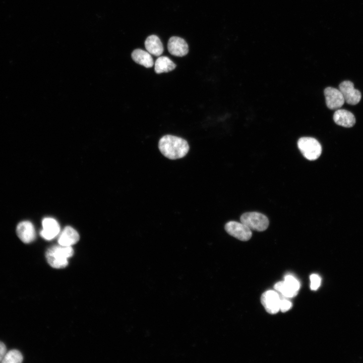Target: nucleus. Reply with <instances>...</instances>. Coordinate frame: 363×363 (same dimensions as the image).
Here are the masks:
<instances>
[{
  "label": "nucleus",
  "instance_id": "9b49d317",
  "mask_svg": "<svg viewBox=\"0 0 363 363\" xmlns=\"http://www.w3.org/2000/svg\"><path fill=\"white\" fill-rule=\"evenodd\" d=\"M16 231L19 238L26 244L33 241L36 237L34 227L28 221L20 222L17 226Z\"/></svg>",
  "mask_w": 363,
  "mask_h": 363
},
{
  "label": "nucleus",
  "instance_id": "dca6fc26",
  "mask_svg": "<svg viewBox=\"0 0 363 363\" xmlns=\"http://www.w3.org/2000/svg\"><path fill=\"white\" fill-rule=\"evenodd\" d=\"M176 65L167 56H159L155 63L154 70L156 73H167L173 70Z\"/></svg>",
  "mask_w": 363,
  "mask_h": 363
},
{
  "label": "nucleus",
  "instance_id": "9d476101",
  "mask_svg": "<svg viewBox=\"0 0 363 363\" xmlns=\"http://www.w3.org/2000/svg\"><path fill=\"white\" fill-rule=\"evenodd\" d=\"M42 224L43 228L40 234L45 239L51 240L59 233V225L55 219L50 217L45 218Z\"/></svg>",
  "mask_w": 363,
  "mask_h": 363
},
{
  "label": "nucleus",
  "instance_id": "412c9836",
  "mask_svg": "<svg viewBox=\"0 0 363 363\" xmlns=\"http://www.w3.org/2000/svg\"><path fill=\"white\" fill-rule=\"evenodd\" d=\"M292 307L291 302L285 299L281 298L280 302V310L282 312L288 311Z\"/></svg>",
  "mask_w": 363,
  "mask_h": 363
},
{
  "label": "nucleus",
  "instance_id": "aec40b11",
  "mask_svg": "<svg viewBox=\"0 0 363 363\" xmlns=\"http://www.w3.org/2000/svg\"><path fill=\"white\" fill-rule=\"evenodd\" d=\"M311 289L313 290H317L321 284V278L316 274H313L310 276Z\"/></svg>",
  "mask_w": 363,
  "mask_h": 363
},
{
  "label": "nucleus",
  "instance_id": "0eeeda50",
  "mask_svg": "<svg viewBox=\"0 0 363 363\" xmlns=\"http://www.w3.org/2000/svg\"><path fill=\"white\" fill-rule=\"evenodd\" d=\"M280 300L278 293L273 290L265 291L261 298L262 304L266 311L271 314H276L280 310Z\"/></svg>",
  "mask_w": 363,
  "mask_h": 363
},
{
  "label": "nucleus",
  "instance_id": "20e7f679",
  "mask_svg": "<svg viewBox=\"0 0 363 363\" xmlns=\"http://www.w3.org/2000/svg\"><path fill=\"white\" fill-rule=\"evenodd\" d=\"M240 220L251 230L257 231L265 230L269 224V220L265 215L257 212L245 213L240 216Z\"/></svg>",
  "mask_w": 363,
  "mask_h": 363
},
{
  "label": "nucleus",
  "instance_id": "1a4fd4ad",
  "mask_svg": "<svg viewBox=\"0 0 363 363\" xmlns=\"http://www.w3.org/2000/svg\"><path fill=\"white\" fill-rule=\"evenodd\" d=\"M169 52L174 56H183L189 52V47L186 41L179 37H170L167 43Z\"/></svg>",
  "mask_w": 363,
  "mask_h": 363
},
{
  "label": "nucleus",
  "instance_id": "6ab92c4d",
  "mask_svg": "<svg viewBox=\"0 0 363 363\" xmlns=\"http://www.w3.org/2000/svg\"><path fill=\"white\" fill-rule=\"evenodd\" d=\"M284 281L290 288L298 292L300 287L299 282L293 276L290 275H286L284 278Z\"/></svg>",
  "mask_w": 363,
  "mask_h": 363
},
{
  "label": "nucleus",
  "instance_id": "ddd939ff",
  "mask_svg": "<svg viewBox=\"0 0 363 363\" xmlns=\"http://www.w3.org/2000/svg\"><path fill=\"white\" fill-rule=\"evenodd\" d=\"M79 237L78 232L73 227L68 226L62 231L58 238V243L63 246H72L78 241Z\"/></svg>",
  "mask_w": 363,
  "mask_h": 363
},
{
  "label": "nucleus",
  "instance_id": "4be33fe9",
  "mask_svg": "<svg viewBox=\"0 0 363 363\" xmlns=\"http://www.w3.org/2000/svg\"><path fill=\"white\" fill-rule=\"evenodd\" d=\"M6 352L7 349L6 345L4 343L0 341V362H2Z\"/></svg>",
  "mask_w": 363,
  "mask_h": 363
},
{
  "label": "nucleus",
  "instance_id": "2eb2a0df",
  "mask_svg": "<svg viewBox=\"0 0 363 363\" xmlns=\"http://www.w3.org/2000/svg\"><path fill=\"white\" fill-rule=\"evenodd\" d=\"M133 59L137 64L149 68L154 65V62L150 53L142 49H137L132 53Z\"/></svg>",
  "mask_w": 363,
  "mask_h": 363
},
{
  "label": "nucleus",
  "instance_id": "39448f33",
  "mask_svg": "<svg viewBox=\"0 0 363 363\" xmlns=\"http://www.w3.org/2000/svg\"><path fill=\"white\" fill-rule=\"evenodd\" d=\"M225 229L229 235L241 241L249 240L252 235L251 230L241 222L229 221L226 223Z\"/></svg>",
  "mask_w": 363,
  "mask_h": 363
},
{
  "label": "nucleus",
  "instance_id": "423d86ee",
  "mask_svg": "<svg viewBox=\"0 0 363 363\" xmlns=\"http://www.w3.org/2000/svg\"><path fill=\"white\" fill-rule=\"evenodd\" d=\"M344 101L350 105H355L360 100L361 95L360 91L354 88V85L350 81H344L339 85Z\"/></svg>",
  "mask_w": 363,
  "mask_h": 363
},
{
  "label": "nucleus",
  "instance_id": "f8f14e48",
  "mask_svg": "<svg viewBox=\"0 0 363 363\" xmlns=\"http://www.w3.org/2000/svg\"><path fill=\"white\" fill-rule=\"evenodd\" d=\"M333 119L337 125L345 128L352 127L355 123V118L352 113L343 109H338L335 111Z\"/></svg>",
  "mask_w": 363,
  "mask_h": 363
},
{
  "label": "nucleus",
  "instance_id": "7ed1b4c3",
  "mask_svg": "<svg viewBox=\"0 0 363 363\" xmlns=\"http://www.w3.org/2000/svg\"><path fill=\"white\" fill-rule=\"evenodd\" d=\"M298 147L303 156L309 160L318 159L322 153L320 143L312 137H302L297 142Z\"/></svg>",
  "mask_w": 363,
  "mask_h": 363
},
{
  "label": "nucleus",
  "instance_id": "f257e3e1",
  "mask_svg": "<svg viewBox=\"0 0 363 363\" xmlns=\"http://www.w3.org/2000/svg\"><path fill=\"white\" fill-rule=\"evenodd\" d=\"M158 148L165 157L172 160L184 157L189 150V146L186 140L169 135L161 137L159 141Z\"/></svg>",
  "mask_w": 363,
  "mask_h": 363
},
{
  "label": "nucleus",
  "instance_id": "f3484780",
  "mask_svg": "<svg viewBox=\"0 0 363 363\" xmlns=\"http://www.w3.org/2000/svg\"><path fill=\"white\" fill-rule=\"evenodd\" d=\"M274 288L278 292L279 294L283 296V298L293 297L298 292L290 288L284 281L276 283L274 285Z\"/></svg>",
  "mask_w": 363,
  "mask_h": 363
},
{
  "label": "nucleus",
  "instance_id": "f03ea898",
  "mask_svg": "<svg viewBox=\"0 0 363 363\" xmlns=\"http://www.w3.org/2000/svg\"><path fill=\"white\" fill-rule=\"evenodd\" d=\"M74 251L71 246H54L46 252V258L48 264L53 268H64L68 265V259L71 257Z\"/></svg>",
  "mask_w": 363,
  "mask_h": 363
},
{
  "label": "nucleus",
  "instance_id": "a211bd4d",
  "mask_svg": "<svg viewBox=\"0 0 363 363\" xmlns=\"http://www.w3.org/2000/svg\"><path fill=\"white\" fill-rule=\"evenodd\" d=\"M23 356L19 350L12 349L6 353L2 362L20 363L23 361Z\"/></svg>",
  "mask_w": 363,
  "mask_h": 363
},
{
  "label": "nucleus",
  "instance_id": "6e6552de",
  "mask_svg": "<svg viewBox=\"0 0 363 363\" xmlns=\"http://www.w3.org/2000/svg\"><path fill=\"white\" fill-rule=\"evenodd\" d=\"M326 103L331 109H338L344 103L343 96L339 89L328 87L324 90Z\"/></svg>",
  "mask_w": 363,
  "mask_h": 363
},
{
  "label": "nucleus",
  "instance_id": "4468645a",
  "mask_svg": "<svg viewBox=\"0 0 363 363\" xmlns=\"http://www.w3.org/2000/svg\"><path fill=\"white\" fill-rule=\"evenodd\" d=\"M147 51L156 56H160L163 51L162 43L159 38L155 35L148 36L145 41Z\"/></svg>",
  "mask_w": 363,
  "mask_h": 363
}]
</instances>
